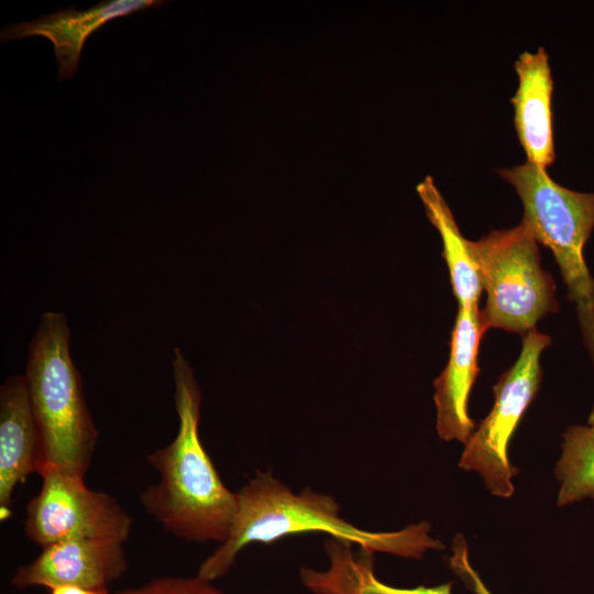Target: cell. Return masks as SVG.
Segmentation results:
<instances>
[{
	"label": "cell",
	"instance_id": "cell-12",
	"mask_svg": "<svg viewBox=\"0 0 594 594\" xmlns=\"http://www.w3.org/2000/svg\"><path fill=\"white\" fill-rule=\"evenodd\" d=\"M518 87L512 98L514 123L527 162L547 168L554 163L552 122L553 80L543 47L522 52L514 64Z\"/></svg>",
	"mask_w": 594,
	"mask_h": 594
},
{
	"label": "cell",
	"instance_id": "cell-13",
	"mask_svg": "<svg viewBox=\"0 0 594 594\" xmlns=\"http://www.w3.org/2000/svg\"><path fill=\"white\" fill-rule=\"evenodd\" d=\"M329 566L323 571L304 566L301 583L315 594H451L452 582L437 586L402 588L380 581L373 571V554L331 538L326 541Z\"/></svg>",
	"mask_w": 594,
	"mask_h": 594
},
{
	"label": "cell",
	"instance_id": "cell-18",
	"mask_svg": "<svg viewBox=\"0 0 594 594\" xmlns=\"http://www.w3.org/2000/svg\"><path fill=\"white\" fill-rule=\"evenodd\" d=\"M48 594H110L107 587L89 588L74 585H63L48 588Z\"/></svg>",
	"mask_w": 594,
	"mask_h": 594
},
{
	"label": "cell",
	"instance_id": "cell-1",
	"mask_svg": "<svg viewBox=\"0 0 594 594\" xmlns=\"http://www.w3.org/2000/svg\"><path fill=\"white\" fill-rule=\"evenodd\" d=\"M235 493L238 508L230 534L197 572V576L210 582L224 576L249 544H268L302 532H323L372 554L420 559L427 550L442 548L429 535L427 522L389 532L365 530L341 516L340 505L331 495L310 488L296 494L268 471H257Z\"/></svg>",
	"mask_w": 594,
	"mask_h": 594
},
{
	"label": "cell",
	"instance_id": "cell-6",
	"mask_svg": "<svg viewBox=\"0 0 594 594\" xmlns=\"http://www.w3.org/2000/svg\"><path fill=\"white\" fill-rule=\"evenodd\" d=\"M550 342V338L537 329L522 336L519 358L494 385L492 410L474 430L462 452L459 466L477 472L495 496L508 498L514 494L512 480L518 470L509 461V442L537 395L541 381L540 355Z\"/></svg>",
	"mask_w": 594,
	"mask_h": 594
},
{
	"label": "cell",
	"instance_id": "cell-14",
	"mask_svg": "<svg viewBox=\"0 0 594 594\" xmlns=\"http://www.w3.org/2000/svg\"><path fill=\"white\" fill-rule=\"evenodd\" d=\"M418 193L426 206L429 220L441 234L442 255L449 268L452 290L459 307H479L483 286L477 266L469 251V240L462 235L448 204L431 178L419 185Z\"/></svg>",
	"mask_w": 594,
	"mask_h": 594
},
{
	"label": "cell",
	"instance_id": "cell-11",
	"mask_svg": "<svg viewBox=\"0 0 594 594\" xmlns=\"http://www.w3.org/2000/svg\"><path fill=\"white\" fill-rule=\"evenodd\" d=\"M40 468V433L24 375L0 388V513L11 514L15 487Z\"/></svg>",
	"mask_w": 594,
	"mask_h": 594
},
{
	"label": "cell",
	"instance_id": "cell-4",
	"mask_svg": "<svg viewBox=\"0 0 594 594\" xmlns=\"http://www.w3.org/2000/svg\"><path fill=\"white\" fill-rule=\"evenodd\" d=\"M498 174L515 187L522 201L521 223L552 252L594 362V277L583 256L594 229V194L568 189L557 184L547 168L529 162Z\"/></svg>",
	"mask_w": 594,
	"mask_h": 594
},
{
	"label": "cell",
	"instance_id": "cell-10",
	"mask_svg": "<svg viewBox=\"0 0 594 594\" xmlns=\"http://www.w3.org/2000/svg\"><path fill=\"white\" fill-rule=\"evenodd\" d=\"M162 0H109L85 11L63 9L34 21L11 23L2 28L1 42L41 35L54 46L58 80L69 79L77 70L88 36L108 21L162 6Z\"/></svg>",
	"mask_w": 594,
	"mask_h": 594
},
{
	"label": "cell",
	"instance_id": "cell-5",
	"mask_svg": "<svg viewBox=\"0 0 594 594\" xmlns=\"http://www.w3.org/2000/svg\"><path fill=\"white\" fill-rule=\"evenodd\" d=\"M538 241L521 222L519 226L494 230L477 241H469L486 292L482 321L490 328L525 336L559 304L556 285L540 264Z\"/></svg>",
	"mask_w": 594,
	"mask_h": 594
},
{
	"label": "cell",
	"instance_id": "cell-7",
	"mask_svg": "<svg viewBox=\"0 0 594 594\" xmlns=\"http://www.w3.org/2000/svg\"><path fill=\"white\" fill-rule=\"evenodd\" d=\"M37 474L42 486L29 501L23 524L30 541L44 548L70 539L129 538L132 517L114 497L56 466H42Z\"/></svg>",
	"mask_w": 594,
	"mask_h": 594
},
{
	"label": "cell",
	"instance_id": "cell-15",
	"mask_svg": "<svg viewBox=\"0 0 594 594\" xmlns=\"http://www.w3.org/2000/svg\"><path fill=\"white\" fill-rule=\"evenodd\" d=\"M554 474L560 483L559 507L585 498L594 501V420L587 426L569 427L563 433Z\"/></svg>",
	"mask_w": 594,
	"mask_h": 594
},
{
	"label": "cell",
	"instance_id": "cell-16",
	"mask_svg": "<svg viewBox=\"0 0 594 594\" xmlns=\"http://www.w3.org/2000/svg\"><path fill=\"white\" fill-rule=\"evenodd\" d=\"M118 594H226L223 591L199 576H162L147 583L127 588Z\"/></svg>",
	"mask_w": 594,
	"mask_h": 594
},
{
	"label": "cell",
	"instance_id": "cell-3",
	"mask_svg": "<svg viewBox=\"0 0 594 594\" xmlns=\"http://www.w3.org/2000/svg\"><path fill=\"white\" fill-rule=\"evenodd\" d=\"M69 340L66 316L44 312L30 344L24 376L40 433L38 471L52 465L85 477L98 431L70 356Z\"/></svg>",
	"mask_w": 594,
	"mask_h": 594
},
{
	"label": "cell",
	"instance_id": "cell-17",
	"mask_svg": "<svg viewBox=\"0 0 594 594\" xmlns=\"http://www.w3.org/2000/svg\"><path fill=\"white\" fill-rule=\"evenodd\" d=\"M451 563L455 568V570H458L460 573L468 575L470 582L473 585V590L477 594H492L484 586L480 578L476 575V573L473 571V569L469 564L464 546H462L461 549H459V547L458 548L454 547V556L451 559Z\"/></svg>",
	"mask_w": 594,
	"mask_h": 594
},
{
	"label": "cell",
	"instance_id": "cell-9",
	"mask_svg": "<svg viewBox=\"0 0 594 594\" xmlns=\"http://www.w3.org/2000/svg\"><path fill=\"white\" fill-rule=\"evenodd\" d=\"M485 331L479 307H459L448 363L433 382L436 428L444 441L458 440L465 444L475 430L468 403L480 371L477 354Z\"/></svg>",
	"mask_w": 594,
	"mask_h": 594
},
{
	"label": "cell",
	"instance_id": "cell-8",
	"mask_svg": "<svg viewBox=\"0 0 594 594\" xmlns=\"http://www.w3.org/2000/svg\"><path fill=\"white\" fill-rule=\"evenodd\" d=\"M128 568L123 542L70 539L42 548L36 559L18 568L11 584L20 590L63 585L103 588L120 579Z\"/></svg>",
	"mask_w": 594,
	"mask_h": 594
},
{
	"label": "cell",
	"instance_id": "cell-2",
	"mask_svg": "<svg viewBox=\"0 0 594 594\" xmlns=\"http://www.w3.org/2000/svg\"><path fill=\"white\" fill-rule=\"evenodd\" d=\"M178 430L174 440L145 457L160 475L140 495L143 509L163 529L193 542L228 538L238 508L237 493L222 482L199 437L201 391L183 352L172 362Z\"/></svg>",
	"mask_w": 594,
	"mask_h": 594
}]
</instances>
